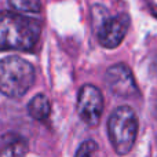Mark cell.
<instances>
[{
  "label": "cell",
  "mask_w": 157,
  "mask_h": 157,
  "mask_svg": "<svg viewBox=\"0 0 157 157\" xmlns=\"http://www.w3.org/2000/svg\"><path fill=\"white\" fill-rule=\"evenodd\" d=\"M40 22L22 14L0 13V50L28 51L40 37Z\"/></svg>",
  "instance_id": "1"
},
{
  "label": "cell",
  "mask_w": 157,
  "mask_h": 157,
  "mask_svg": "<svg viewBox=\"0 0 157 157\" xmlns=\"http://www.w3.org/2000/svg\"><path fill=\"white\" fill-rule=\"evenodd\" d=\"M35 83V68L19 57H7L0 61V92L8 98H21Z\"/></svg>",
  "instance_id": "2"
},
{
  "label": "cell",
  "mask_w": 157,
  "mask_h": 157,
  "mask_svg": "<svg viewBox=\"0 0 157 157\" xmlns=\"http://www.w3.org/2000/svg\"><path fill=\"white\" fill-rule=\"evenodd\" d=\"M108 134L114 152L124 156L131 152L138 135V117L130 106L114 109L108 120Z\"/></svg>",
  "instance_id": "3"
},
{
  "label": "cell",
  "mask_w": 157,
  "mask_h": 157,
  "mask_svg": "<svg viewBox=\"0 0 157 157\" xmlns=\"http://www.w3.org/2000/svg\"><path fill=\"white\" fill-rule=\"evenodd\" d=\"M128 26H130V17L127 14L112 17L109 15V11L102 6L92 7V28L102 47L106 48L117 47L124 40Z\"/></svg>",
  "instance_id": "4"
},
{
  "label": "cell",
  "mask_w": 157,
  "mask_h": 157,
  "mask_svg": "<svg viewBox=\"0 0 157 157\" xmlns=\"http://www.w3.org/2000/svg\"><path fill=\"white\" fill-rule=\"evenodd\" d=\"M103 112V97L98 87L84 84L78 91L77 113L80 120L88 127H97Z\"/></svg>",
  "instance_id": "5"
},
{
  "label": "cell",
  "mask_w": 157,
  "mask_h": 157,
  "mask_svg": "<svg viewBox=\"0 0 157 157\" xmlns=\"http://www.w3.org/2000/svg\"><path fill=\"white\" fill-rule=\"evenodd\" d=\"M105 83L112 94L120 98H131L138 94V86L132 72L124 63L110 66L105 75Z\"/></svg>",
  "instance_id": "6"
},
{
  "label": "cell",
  "mask_w": 157,
  "mask_h": 157,
  "mask_svg": "<svg viewBox=\"0 0 157 157\" xmlns=\"http://www.w3.org/2000/svg\"><path fill=\"white\" fill-rule=\"evenodd\" d=\"M26 152V141L18 134H6L0 139V156H24Z\"/></svg>",
  "instance_id": "7"
},
{
  "label": "cell",
  "mask_w": 157,
  "mask_h": 157,
  "mask_svg": "<svg viewBox=\"0 0 157 157\" xmlns=\"http://www.w3.org/2000/svg\"><path fill=\"white\" fill-rule=\"evenodd\" d=\"M50 110H51L50 101L43 94L35 95L30 99V102L28 103V113L35 120H40V121L41 120H46L50 116Z\"/></svg>",
  "instance_id": "8"
},
{
  "label": "cell",
  "mask_w": 157,
  "mask_h": 157,
  "mask_svg": "<svg viewBox=\"0 0 157 157\" xmlns=\"http://www.w3.org/2000/svg\"><path fill=\"white\" fill-rule=\"evenodd\" d=\"M10 6L19 13H40L41 3L40 0H8Z\"/></svg>",
  "instance_id": "9"
},
{
  "label": "cell",
  "mask_w": 157,
  "mask_h": 157,
  "mask_svg": "<svg viewBox=\"0 0 157 157\" xmlns=\"http://www.w3.org/2000/svg\"><path fill=\"white\" fill-rule=\"evenodd\" d=\"M98 152V145L94 141H86L80 145L77 149L76 156L77 157H87V156H94Z\"/></svg>",
  "instance_id": "10"
}]
</instances>
